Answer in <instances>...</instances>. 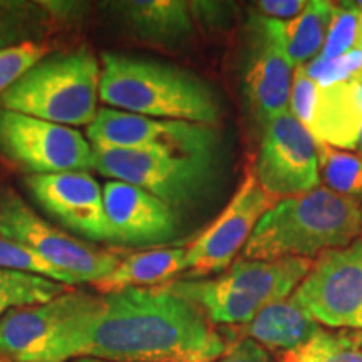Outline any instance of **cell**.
Returning <instances> with one entry per match:
<instances>
[{
	"instance_id": "29",
	"label": "cell",
	"mask_w": 362,
	"mask_h": 362,
	"mask_svg": "<svg viewBox=\"0 0 362 362\" xmlns=\"http://www.w3.org/2000/svg\"><path fill=\"white\" fill-rule=\"evenodd\" d=\"M304 67L319 88L339 83H362V49L349 51L330 61L314 59Z\"/></svg>"
},
{
	"instance_id": "1",
	"label": "cell",
	"mask_w": 362,
	"mask_h": 362,
	"mask_svg": "<svg viewBox=\"0 0 362 362\" xmlns=\"http://www.w3.org/2000/svg\"><path fill=\"white\" fill-rule=\"evenodd\" d=\"M226 342L200 307L165 287L103 296L84 357L110 362H215Z\"/></svg>"
},
{
	"instance_id": "13",
	"label": "cell",
	"mask_w": 362,
	"mask_h": 362,
	"mask_svg": "<svg viewBox=\"0 0 362 362\" xmlns=\"http://www.w3.org/2000/svg\"><path fill=\"white\" fill-rule=\"evenodd\" d=\"M90 144L124 149H166L187 155H215L214 126L156 119L112 107H101L88 126Z\"/></svg>"
},
{
	"instance_id": "25",
	"label": "cell",
	"mask_w": 362,
	"mask_h": 362,
	"mask_svg": "<svg viewBox=\"0 0 362 362\" xmlns=\"http://www.w3.org/2000/svg\"><path fill=\"white\" fill-rule=\"evenodd\" d=\"M317 156L324 187L357 203L362 202V158L324 143H317Z\"/></svg>"
},
{
	"instance_id": "3",
	"label": "cell",
	"mask_w": 362,
	"mask_h": 362,
	"mask_svg": "<svg viewBox=\"0 0 362 362\" xmlns=\"http://www.w3.org/2000/svg\"><path fill=\"white\" fill-rule=\"evenodd\" d=\"M99 101L106 107L156 119L214 126L220 103L205 81L151 59L104 52Z\"/></svg>"
},
{
	"instance_id": "20",
	"label": "cell",
	"mask_w": 362,
	"mask_h": 362,
	"mask_svg": "<svg viewBox=\"0 0 362 362\" xmlns=\"http://www.w3.org/2000/svg\"><path fill=\"white\" fill-rule=\"evenodd\" d=\"M336 6L325 0H309L300 16L287 22L259 17L267 34L282 49L293 67L305 66L322 51Z\"/></svg>"
},
{
	"instance_id": "12",
	"label": "cell",
	"mask_w": 362,
	"mask_h": 362,
	"mask_svg": "<svg viewBox=\"0 0 362 362\" xmlns=\"http://www.w3.org/2000/svg\"><path fill=\"white\" fill-rule=\"evenodd\" d=\"M255 165L260 187L272 197L288 198L319 187L317 141L302 123L285 111L262 126Z\"/></svg>"
},
{
	"instance_id": "7",
	"label": "cell",
	"mask_w": 362,
	"mask_h": 362,
	"mask_svg": "<svg viewBox=\"0 0 362 362\" xmlns=\"http://www.w3.org/2000/svg\"><path fill=\"white\" fill-rule=\"evenodd\" d=\"M93 153L94 170L99 175L146 189L173 210L200 200L215 180L214 155L101 144H93Z\"/></svg>"
},
{
	"instance_id": "4",
	"label": "cell",
	"mask_w": 362,
	"mask_h": 362,
	"mask_svg": "<svg viewBox=\"0 0 362 362\" xmlns=\"http://www.w3.org/2000/svg\"><path fill=\"white\" fill-rule=\"evenodd\" d=\"M312 267L310 259L238 260L214 279H180L163 287L200 307L211 324H248L262 309L291 297Z\"/></svg>"
},
{
	"instance_id": "32",
	"label": "cell",
	"mask_w": 362,
	"mask_h": 362,
	"mask_svg": "<svg viewBox=\"0 0 362 362\" xmlns=\"http://www.w3.org/2000/svg\"><path fill=\"white\" fill-rule=\"evenodd\" d=\"M215 362H272V357L264 346L245 337L226 346V351Z\"/></svg>"
},
{
	"instance_id": "26",
	"label": "cell",
	"mask_w": 362,
	"mask_h": 362,
	"mask_svg": "<svg viewBox=\"0 0 362 362\" xmlns=\"http://www.w3.org/2000/svg\"><path fill=\"white\" fill-rule=\"evenodd\" d=\"M356 49H362V11L351 2H344L336 7L324 47L315 59L330 61Z\"/></svg>"
},
{
	"instance_id": "33",
	"label": "cell",
	"mask_w": 362,
	"mask_h": 362,
	"mask_svg": "<svg viewBox=\"0 0 362 362\" xmlns=\"http://www.w3.org/2000/svg\"><path fill=\"white\" fill-rule=\"evenodd\" d=\"M72 362H110V361H101V359H94V357H81V359H76Z\"/></svg>"
},
{
	"instance_id": "11",
	"label": "cell",
	"mask_w": 362,
	"mask_h": 362,
	"mask_svg": "<svg viewBox=\"0 0 362 362\" xmlns=\"http://www.w3.org/2000/svg\"><path fill=\"white\" fill-rule=\"evenodd\" d=\"M277 202L260 187L255 171H247L223 211L185 248L183 277L205 279L228 269L240 248L247 245L259 220Z\"/></svg>"
},
{
	"instance_id": "30",
	"label": "cell",
	"mask_w": 362,
	"mask_h": 362,
	"mask_svg": "<svg viewBox=\"0 0 362 362\" xmlns=\"http://www.w3.org/2000/svg\"><path fill=\"white\" fill-rule=\"evenodd\" d=\"M317 90H319V86L309 78L305 67H296L292 78L291 99H288V112L305 128L309 126L312 112H314Z\"/></svg>"
},
{
	"instance_id": "15",
	"label": "cell",
	"mask_w": 362,
	"mask_h": 362,
	"mask_svg": "<svg viewBox=\"0 0 362 362\" xmlns=\"http://www.w3.org/2000/svg\"><path fill=\"white\" fill-rule=\"evenodd\" d=\"M103 197L111 243L160 245L178 233L173 208L146 189L111 180L103 187Z\"/></svg>"
},
{
	"instance_id": "31",
	"label": "cell",
	"mask_w": 362,
	"mask_h": 362,
	"mask_svg": "<svg viewBox=\"0 0 362 362\" xmlns=\"http://www.w3.org/2000/svg\"><path fill=\"white\" fill-rule=\"evenodd\" d=\"M307 0H260L255 4L257 16L269 21L287 22L300 16L307 7Z\"/></svg>"
},
{
	"instance_id": "8",
	"label": "cell",
	"mask_w": 362,
	"mask_h": 362,
	"mask_svg": "<svg viewBox=\"0 0 362 362\" xmlns=\"http://www.w3.org/2000/svg\"><path fill=\"white\" fill-rule=\"evenodd\" d=\"M0 237L29 247L79 285L98 284L121 262L117 253L93 248L40 218L12 188L0 189Z\"/></svg>"
},
{
	"instance_id": "19",
	"label": "cell",
	"mask_w": 362,
	"mask_h": 362,
	"mask_svg": "<svg viewBox=\"0 0 362 362\" xmlns=\"http://www.w3.org/2000/svg\"><path fill=\"white\" fill-rule=\"evenodd\" d=\"M86 4L0 0V49L24 42H44L59 27L78 22Z\"/></svg>"
},
{
	"instance_id": "16",
	"label": "cell",
	"mask_w": 362,
	"mask_h": 362,
	"mask_svg": "<svg viewBox=\"0 0 362 362\" xmlns=\"http://www.w3.org/2000/svg\"><path fill=\"white\" fill-rule=\"evenodd\" d=\"M293 69L296 67L267 34L259 17L252 13L250 45L243 67V96L262 126L288 111Z\"/></svg>"
},
{
	"instance_id": "5",
	"label": "cell",
	"mask_w": 362,
	"mask_h": 362,
	"mask_svg": "<svg viewBox=\"0 0 362 362\" xmlns=\"http://www.w3.org/2000/svg\"><path fill=\"white\" fill-rule=\"evenodd\" d=\"M103 296L69 288L45 304L0 319V354L13 362H72L84 357Z\"/></svg>"
},
{
	"instance_id": "2",
	"label": "cell",
	"mask_w": 362,
	"mask_h": 362,
	"mask_svg": "<svg viewBox=\"0 0 362 362\" xmlns=\"http://www.w3.org/2000/svg\"><path fill=\"white\" fill-rule=\"evenodd\" d=\"M362 208L327 187L282 198L259 220L243 247L245 260L312 259L359 238Z\"/></svg>"
},
{
	"instance_id": "21",
	"label": "cell",
	"mask_w": 362,
	"mask_h": 362,
	"mask_svg": "<svg viewBox=\"0 0 362 362\" xmlns=\"http://www.w3.org/2000/svg\"><path fill=\"white\" fill-rule=\"evenodd\" d=\"M320 330V324L291 296L262 309L243 332L260 346L285 354L300 349Z\"/></svg>"
},
{
	"instance_id": "24",
	"label": "cell",
	"mask_w": 362,
	"mask_h": 362,
	"mask_svg": "<svg viewBox=\"0 0 362 362\" xmlns=\"http://www.w3.org/2000/svg\"><path fill=\"white\" fill-rule=\"evenodd\" d=\"M284 362H362V330H322Z\"/></svg>"
},
{
	"instance_id": "22",
	"label": "cell",
	"mask_w": 362,
	"mask_h": 362,
	"mask_svg": "<svg viewBox=\"0 0 362 362\" xmlns=\"http://www.w3.org/2000/svg\"><path fill=\"white\" fill-rule=\"evenodd\" d=\"M185 248H155L121 259L107 277L94 284L103 296L126 288L161 287L183 275Z\"/></svg>"
},
{
	"instance_id": "18",
	"label": "cell",
	"mask_w": 362,
	"mask_h": 362,
	"mask_svg": "<svg viewBox=\"0 0 362 362\" xmlns=\"http://www.w3.org/2000/svg\"><path fill=\"white\" fill-rule=\"evenodd\" d=\"M307 131L317 143L344 151L359 146L362 83H339L319 88Z\"/></svg>"
},
{
	"instance_id": "28",
	"label": "cell",
	"mask_w": 362,
	"mask_h": 362,
	"mask_svg": "<svg viewBox=\"0 0 362 362\" xmlns=\"http://www.w3.org/2000/svg\"><path fill=\"white\" fill-rule=\"evenodd\" d=\"M45 56H49V45L44 42H24L0 49V96Z\"/></svg>"
},
{
	"instance_id": "10",
	"label": "cell",
	"mask_w": 362,
	"mask_h": 362,
	"mask_svg": "<svg viewBox=\"0 0 362 362\" xmlns=\"http://www.w3.org/2000/svg\"><path fill=\"white\" fill-rule=\"evenodd\" d=\"M292 296L319 324L362 330V237L320 253Z\"/></svg>"
},
{
	"instance_id": "27",
	"label": "cell",
	"mask_w": 362,
	"mask_h": 362,
	"mask_svg": "<svg viewBox=\"0 0 362 362\" xmlns=\"http://www.w3.org/2000/svg\"><path fill=\"white\" fill-rule=\"evenodd\" d=\"M0 269L39 275V277L54 280V282L67 285V287L79 285L71 275L45 262L42 257H39L29 247L4 237H0Z\"/></svg>"
},
{
	"instance_id": "9",
	"label": "cell",
	"mask_w": 362,
	"mask_h": 362,
	"mask_svg": "<svg viewBox=\"0 0 362 362\" xmlns=\"http://www.w3.org/2000/svg\"><path fill=\"white\" fill-rule=\"evenodd\" d=\"M0 156L27 176L94 168L93 144L79 129L2 107Z\"/></svg>"
},
{
	"instance_id": "6",
	"label": "cell",
	"mask_w": 362,
	"mask_h": 362,
	"mask_svg": "<svg viewBox=\"0 0 362 362\" xmlns=\"http://www.w3.org/2000/svg\"><path fill=\"white\" fill-rule=\"evenodd\" d=\"M101 62L89 47L45 56L0 96V107L79 128L98 116Z\"/></svg>"
},
{
	"instance_id": "17",
	"label": "cell",
	"mask_w": 362,
	"mask_h": 362,
	"mask_svg": "<svg viewBox=\"0 0 362 362\" xmlns=\"http://www.w3.org/2000/svg\"><path fill=\"white\" fill-rule=\"evenodd\" d=\"M131 37L143 44L178 49L194 34V11L185 0H121L103 4Z\"/></svg>"
},
{
	"instance_id": "23",
	"label": "cell",
	"mask_w": 362,
	"mask_h": 362,
	"mask_svg": "<svg viewBox=\"0 0 362 362\" xmlns=\"http://www.w3.org/2000/svg\"><path fill=\"white\" fill-rule=\"evenodd\" d=\"M66 291L67 285L54 280L0 269V319L11 310L45 304Z\"/></svg>"
},
{
	"instance_id": "14",
	"label": "cell",
	"mask_w": 362,
	"mask_h": 362,
	"mask_svg": "<svg viewBox=\"0 0 362 362\" xmlns=\"http://www.w3.org/2000/svg\"><path fill=\"white\" fill-rule=\"evenodd\" d=\"M25 187L49 215L72 232L110 242L103 187L88 171L25 176Z\"/></svg>"
},
{
	"instance_id": "34",
	"label": "cell",
	"mask_w": 362,
	"mask_h": 362,
	"mask_svg": "<svg viewBox=\"0 0 362 362\" xmlns=\"http://www.w3.org/2000/svg\"><path fill=\"white\" fill-rule=\"evenodd\" d=\"M359 148H361V153H362V131H361V136H359Z\"/></svg>"
}]
</instances>
